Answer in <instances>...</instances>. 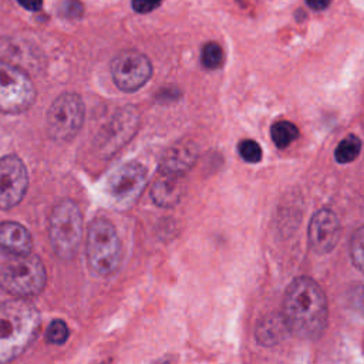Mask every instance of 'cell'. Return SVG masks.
<instances>
[{"label":"cell","instance_id":"cell-1","mask_svg":"<svg viewBox=\"0 0 364 364\" xmlns=\"http://www.w3.org/2000/svg\"><path fill=\"white\" fill-rule=\"evenodd\" d=\"M283 321L293 334L303 338L318 337L327 324V299L310 277L294 279L284 294Z\"/></svg>","mask_w":364,"mask_h":364},{"label":"cell","instance_id":"cell-2","mask_svg":"<svg viewBox=\"0 0 364 364\" xmlns=\"http://www.w3.org/2000/svg\"><path fill=\"white\" fill-rule=\"evenodd\" d=\"M38 327L40 313L28 300L0 303V364L18 357L36 338Z\"/></svg>","mask_w":364,"mask_h":364},{"label":"cell","instance_id":"cell-3","mask_svg":"<svg viewBox=\"0 0 364 364\" xmlns=\"http://www.w3.org/2000/svg\"><path fill=\"white\" fill-rule=\"evenodd\" d=\"M46 282V267L40 257L33 255L11 257L0 267V287L17 299L41 293Z\"/></svg>","mask_w":364,"mask_h":364},{"label":"cell","instance_id":"cell-4","mask_svg":"<svg viewBox=\"0 0 364 364\" xmlns=\"http://www.w3.org/2000/svg\"><path fill=\"white\" fill-rule=\"evenodd\" d=\"M90 269L100 276L112 274L121 263V242L114 225L104 218L92 220L87 237Z\"/></svg>","mask_w":364,"mask_h":364},{"label":"cell","instance_id":"cell-5","mask_svg":"<svg viewBox=\"0 0 364 364\" xmlns=\"http://www.w3.org/2000/svg\"><path fill=\"white\" fill-rule=\"evenodd\" d=\"M81 240V213L75 202L64 199L58 202L50 216V243L55 256L71 259Z\"/></svg>","mask_w":364,"mask_h":364},{"label":"cell","instance_id":"cell-6","mask_svg":"<svg viewBox=\"0 0 364 364\" xmlns=\"http://www.w3.org/2000/svg\"><path fill=\"white\" fill-rule=\"evenodd\" d=\"M31 78L17 65L0 61V112L18 114L34 102Z\"/></svg>","mask_w":364,"mask_h":364},{"label":"cell","instance_id":"cell-7","mask_svg":"<svg viewBox=\"0 0 364 364\" xmlns=\"http://www.w3.org/2000/svg\"><path fill=\"white\" fill-rule=\"evenodd\" d=\"M84 102L73 92L61 94L54 100L47 112V129L55 141H70L81 128L84 119Z\"/></svg>","mask_w":364,"mask_h":364},{"label":"cell","instance_id":"cell-8","mask_svg":"<svg viewBox=\"0 0 364 364\" xmlns=\"http://www.w3.org/2000/svg\"><path fill=\"white\" fill-rule=\"evenodd\" d=\"M111 74L115 85L119 90L132 92L148 82L152 75V65L145 54L127 50L119 53L112 60Z\"/></svg>","mask_w":364,"mask_h":364},{"label":"cell","instance_id":"cell-9","mask_svg":"<svg viewBox=\"0 0 364 364\" xmlns=\"http://www.w3.org/2000/svg\"><path fill=\"white\" fill-rule=\"evenodd\" d=\"M28 185L26 165L16 155L0 159V209L14 208L23 199Z\"/></svg>","mask_w":364,"mask_h":364},{"label":"cell","instance_id":"cell-10","mask_svg":"<svg viewBox=\"0 0 364 364\" xmlns=\"http://www.w3.org/2000/svg\"><path fill=\"white\" fill-rule=\"evenodd\" d=\"M146 185V169L139 162H127L121 165L108 181V191L118 202H131L136 199Z\"/></svg>","mask_w":364,"mask_h":364},{"label":"cell","instance_id":"cell-11","mask_svg":"<svg viewBox=\"0 0 364 364\" xmlns=\"http://www.w3.org/2000/svg\"><path fill=\"white\" fill-rule=\"evenodd\" d=\"M341 232L337 215L330 209L317 210L309 225V245L313 252L324 255L338 242Z\"/></svg>","mask_w":364,"mask_h":364},{"label":"cell","instance_id":"cell-12","mask_svg":"<svg viewBox=\"0 0 364 364\" xmlns=\"http://www.w3.org/2000/svg\"><path fill=\"white\" fill-rule=\"evenodd\" d=\"M136 127V115L135 111L129 107L127 109L119 111L112 121L108 124V127L101 132L100 139V148L104 154L111 155V152H115L125 141L131 138L134 134V129Z\"/></svg>","mask_w":364,"mask_h":364},{"label":"cell","instance_id":"cell-13","mask_svg":"<svg viewBox=\"0 0 364 364\" xmlns=\"http://www.w3.org/2000/svg\"><path fill=\"white\" fill-rule=\"evenodd\" d=\"M196 156L198 148L193 142H178L164 154L158 172L183 176L193 166Z\"/></svg>","mask_w":364,"mask_h":364},{"label":"cell","instance_id":"cell-14","mask_svg":"<svg viewBox=\"0 0 364 364\" xmlns=\"http://www.w3.org/2000/svg\"><path fill=\"white\" fill-rule=\"evenodd\" d=\"M33 239L30 232L17 222L0 223V253L11 257L30 255Z\"/></svg>","mask_w":364,"mask_h":364},{"label":"cell","instance_id":"cell-15","mask_svg":"<svg viewBox=\"0 0 364 364\" xmlns=\"http://www.w3.org/2000/svg\"><path fill=\"white\" fill-rule=\"evenodd\" d=\"M183 191V176L158 172V176L151 189V196L158 206L172 208L181 200Z\"/></svg>","mask_w":364,"mask_h":364},{"label":"cell","instance_id":"cell-16","mask_svg":"<svg viewBox=\"0 0 364 364\" xmlns=\"http://www.w3.org/2000/svg\"><path fill=\"white\" fill-rule=\"evenodd\" d=\"M299 128L290 121H276L270 128V136L274 145L280 149H284L290 144H293L299 138Z\"/></svg>","mask_w":364,"mask_h":364},{"label":"cell","instance_id":"cell-17","mask_svg":"<svg viewBox=\"0 0 364 364\" xmlns=\"http://www.w3.org/2000/svg\"><path fill=\"white\" fill-rule=\"evenodd\" d=\"M360 151L361 141L358 136L351 134L338 142L337 148L334 149V159L338 164H350L360 155Z\"/></svg>","mask_w":364,"mask_h":364},{"label":"cell","instance_id":"cell-18","mask_svg":"<svg viewBox=\"0 0 364 364\" xmlns=\"http://www.w3.org/2000/svg\"><path fill=\"white\" fill-rule=\"evenodd\" d=\"M223 50L219 43L208 41L200 51V63L209 70H216L223 65Z\"/></svg>","mask_w":364,"mask_h":364},{"label":"cell","instance_id":"cell-19","mask_svg":"<svg viewBox=\"0 0 364 364\" xmlns=\"http://www.w3.org/2000/svg\"><path fill=\"white\" fill-rule=\"evenodd\" d=\"M350 255L355 267L364 273V226L358 228L353 233L350 242Z\"/></svg>","mask_w":364,"mask_h":364},{"label":"cell","instance_id":"cell-20","mask_svg":"<svg viewBox=\"0 0 364 364\" xmlns=\"http://www.w3.org/2000/svg\"><path fill=\"white\" fill-rule=\"evenodd\" d=\"M239 155L249 164H256L262 159V146L255 139H242L237 145Z\"/></svg>","mask_w":364,"mask_h":364},{"label":"cell","instance_id":"cell-21","mask_svg":"<svg viewBox=\"0 0 364 364\" xmlns=\"http://www.w3.org/2000/svg\"><path fill=\"white\" fill-rule=\"evenodd\" d=\"M280 324H284L283 321V317L282 320H266L264 321V326H262L257 331V337L262 343H266V344H272L274 343V340H277V336H280Z\"/></svg>","mask_w":364,"mask_h":364},{"label":"cell","instance_id":"cell-22","mask_svg":"<svg viewBox=\"0 0 364 364\" xmlns=\"http://www.w3.org/2000/svg\"><path fill=\"white\" fill-rule=\"evenodd\" d=\"M47 340L51 344H63L68 337V327L63 320H53L47 327Z\"/></svg>","mask_w":364,"mask_h":364},{"label":"cell","instance_id":"cell-23","mask_svg":"<svg viewBox=\"0 0 364 364\" xmlns=\"http://www.w3.org/2000/svg\"><path fill=\"white\" fill-rule=\"evenodd\" d=\"M350 306L364 318V284H360L351 290Z\"/></svg>","mask_w":364,"mask_h":364},{"label":"cell","instance_id":"cell-24","mask_svg":"<svg viewBox=\"0 0 364 364\" xmlns=\"http://www.w3.org/2000/svg\"><path fill=\"white\" fill-rule=\"evenodd\" d=\"M164 0H132V9L136 13H149L155 10Z\"/></svg>","mask_w":364,"mask_h":364},{"label":"cell","instance_id":"cell-25","mask_svg":"<svg viewBox=\"0 0 364 364\" xmlns=\"http://www.w3.org/2000/svg\"><path fill=\"white\" fill-rule=\"evenodd\" d=\"M63 11L65 16L68 17H78L81 16L82 13V6L80 1L77 0H67L64 4H63Z\"/></svg>","mask_w":364,"mask_h":364},{"label":"cell","instance_id":"cell-26","mask_svg":"<svg viewBox=\"0 0 364 364\" xmlns=\"http://www.w3.org/2000/svg\"><path fill=\"white\" fill-rule=\"evenodd\" d=\"M17 3L30 11H37L43 6V0H17Z\"/></svg>","mask_w":364,"mask_h":364},{"label":"cell","instance_id":"cell-27","mask_svg":"<svg viewBox=\"0 0 364 364\" xmlns=\"http://www.w3.org/2000/svg\"><path fill=\"white\" fill-rule=\"evenodd\" d=\"M307 6L313 10H317V11H321L324 9H327L331 3V0H306Z\"/></svg>","mask_w":364,"mask_h":364}]
</instances>
